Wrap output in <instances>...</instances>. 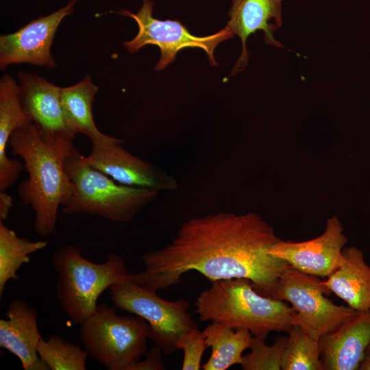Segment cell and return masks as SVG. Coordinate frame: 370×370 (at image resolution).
<instances>
[{
  "instance_id": "obj_1",
  "label": "cell",
  "mask_w": 370,
  "mask_h": 370,
  "mask_svg": "<svg viewBox=\"0 0 370 370\" xmlns=\"http://www.w3.org/2000/svg\"><path fill=\"white\" fill-rule=\"evenodd\" d=\"M280 239L256 212H218L184 223L171 242L143 256L144 269L132 281L153 291L181 284L195 271L210 282L234 278L251 281L260 295L272 297L289 265L269 253Z\"/></svg>"
},
{
  "instance_id": "obj_2",
  "label": "cell",
  "mask_w": 370,
  "mask_h": 370,
  "mask_svg": "<svg viewBox=\"0 0 370 370\" xmlns=\"http://www.w3.org/2000/svg\"><path fill=\"white\" fill-rule=\"evenodd\" d=\"M8 144L12 153L23 160L28 173V179L18 187V195L23 204L29 205L34 211V230L42 237L51 235L56 231L59 207L72 195L64 162L74 145L47 143L33 123L14 131Z\"/></svg>"
},
{
  "instance_id": "obj_3",
  "label": "cell",
  "mask_w": 370,
  "mask_h": 370,
  "mask_svg": "<svg viewBox=\"0 0 370 370\" xmlns=\"http://www.w3.org/2000/svg\"><path fill=\"white\" fill-rule=\"evenodd\" d=\"M195 307L202 321L246 329L264 340L271 332H286L295 325L296 311L292 306L260 295L245 278L211 282L209 288L200 292Z\"/></svg>"
},
{
  "instance_id": "obj_4",
  "label": "cell",
  "mask_w": 370,
  "mask_h": 370,
  "mask_svg": "<svg viewBox=\"0 0 370 370\" xmlns=\"http://www.w3.org/2000/svg\"><path fill=\"white\" fill-rule=\"evenodd\" d=\"M64 166L73 186L72 195L62 208L65 214H89L128 222L158 195L153 189L116 183L91 166L74 145Z\"/></svg>"
},
{
  "instance_id": "obj_5",
  "label": "cell",
  "mask_w": 370,
  "mask_h": 370,
  "mask_svg": "<svg viewBox=\"0 0 370 370\" xmlns=\"http://www.w3.org/2000/svg\"><path fill=\"white\" fill-rule=\"evenodd\" d=\"M51 264L58 275L56 293L62 310L72 322L79 325L95 312L103 292L130 279L132 274L116 254H111L104 262L96 263L71 245L53 253Z\"/></svg>"
},
{
  "instance_id": "obj_6",
  "label": "cell",
  "mask_w": 370,
  "mask_h": 370,
  "mask_svg": "<svg viewBox=\"0 0 370 370\" xmlns=\"http://www.w3.org/2000/svg\"><path fill=\"white\" fill-rule=\"evenodd\" d=\"M79 325L88 355L108 370H130L147 352L149 323L137 315L118 314L115 306L98 305Z\"/></svg>"
},
{
  "instance_id": "obj_7",
  "label": "cell",
  "mask_w": 370,
  "mask_h": 370,
  "mask_svg": "<svg viewBox=\"0 0 370 370\" xmlns=\"http://www.w3.org/2000/svg\"><path fill=\"white\" fill-rule=\"evenodd\" d=\"M131 278L110 287L114 306L145 319L150 326L149 340L164 354L178 350L176 344L180 336L198 327L188 312L189 302L185 299H164L157 292L134 283Z\"/></svg>"
},
{
  "instance_id": "obj_8",
  "label": "cell",
  "mask_w": 370,
  "mask_h": 370,
  "mask_svg": "<svg viewBox=\"0 0 370 370\" xmlns=\"http://www.w3.org/2000/svg\"><path fill=\"white\" fill-rule=\"evenodd\" d=\"M330 294L317 276L288 265L280 275L271 298L291 303L296 311L295 325L320 338L357 312L349 306L334 304L325 296Z\"/></svg>"
},
{
  "instance_id": "obj_9",
  "label": "cell",
  "mask_w": 370,
  "mask_h": 370,
  "mask_svg": "<svg viewBox=\"0 0 370 370\" xmlns=\"http://www.w3.org/2000/svg\"><path fill=\"white\" fill-rule=\"evenodd\" d=\"M143 4L136 13L121 10L119 14L133 18L137 23V35L130 41L123 42L127 51L134 53L147 45H156L160 50V58L155 70L161 71L173 63L179 51L184 48H200L204 50L212 66H217L214 57L215 48L223 41L232 38L234 34L225 26L218 32L197 36L178 21H161L153 16L154 3L142 0Z\"/></svg>"
},
{
  "instance_id": "obj_10",
  "label": "cell",
  "mask_w": 370,
  "mask_h": 370,
  "mask_svg": "<svg viewBox=\"0 0 370 370\" xmlns=\"http://www.w3.org/2000/svg\"><path fill=\"white\" fill-rule=\"evenodd\" d=\"M122 141L106 136L92 141L86 162L93 168L123 185L174 191L178 188L176 179L154 164L130 153Z\"/></svg>"
},
{
  "instance_id": "obj_11",
  "label": "cell",
  "mask_w": 370,
  "mask_h": 370,
  "mask_svg": "<svg viewBox=\"0 0 370 370\" xmlns=\"http://www.w3.org/2000/svg\"><path fill=\"white\" fill-rule=\"evenodd\" d=\"M78 0L47 15L32 20L16 32L0 36V68L12 64L29 63L54 69L56 62L51 53L55 34L62 21L70 15Z\"/></svg>"
},
{
  "instance_id": "obj_12",
  "label": "cell",
  "mask_w": 370,
  "mask_h": 370,
  "mask_svg": "<svg viewBox=\"0 0 370 370\" xmlns=\"http://www.w3.org/2000/svg\"><path fill=\"white\" fill-rule=\"evenodd\" d=\"M347 242L336 216L328 219L318 237L302 242L280 240L269 251L293 268L317 277H329L341 262L342 250Z\"/></svg>"
},
{
  "instance_id": "obj_13",
  "label": "cell",
  "mask_w": 370,
  "mask_h": 370,
  "mask_svg": "<svg viewBox=\"0 0 370 370\" xmlns=\"http://www.w3.org/2000/svg\"><path fill=\"white\" fill-rule=\"evenodd\" d=\"M21 101L42 138L49 144L73 142L75 134L69 127L61 100V87L36 74L18 75Z\"/></svg>"
},
{
  "instance_id": "obj_14",
  "label": "cell",
  "mask_w": 370,
  "mask_h": 370,
  "mask_svg": "<svg viewBox=\"0 0 370 370\" xmlns=\"http://www.w3.org/2000/svg\"><path fill=\"white\" fill-rule=\"evenodd\" d=\"M283 0H232L227 27L237 35L242 43L241 54L231 76L243 71L248 64V37L256 32H264V42L275 47L282 45L274 38V32L282 26Z\"/></svg>"
},
{
  "instance_id": "obj_15",
  "label": "cell",
  "mask_w": 370,
  "mask_h": 370,
  "mask_svg": "<svg viewBox=\"0 0 370 370\" xmlns=\"http://www.w3.org/2000/svg\"><path fill=\"white\" fill-rule=\"evenodd\" d=\"M370 343V310L357 311L319 338L323 370H358Z\"/></svg>"
},
{
  "instance_id": "obj_16",
  "label": "cell",
  "mask_w": 370,
  "mask_h": 370,
  "mask_svg": "<svg viewBox=\"0 0 370 370\" xmlns=\"http://www.w3.org/2000/svg\"><path fill=\"white\" fill-rule=\"evenodd\" d=\"M0 319V347L16 356L25 370H49L38 354L42 336L35 309L20 299L12 300Z\"/></svg>"
},
{
  "instance_id": "obj_17",
  "label": "cell",
  "mask_w": 370,
  "mask_h": 370,
  "mask_svg": "<svg viewBox=\"0 0 370 370\" xmlns=\"http://www.w3.org/2000/svg\"><path fill=\"white\" fill-rule=\"evenodd\" d=\"M33 123L21 101L19 84L9 75L0 80V192H5L18 178L25 166L6 155L9 138L16 129Z\"/></svg>"
},
{
  "instance_id": "obj_18",
  "label": "cell",
  "mask_w": 370,
  "mask_h": 370,
  "mask_svg": "<svg viewBox=\"0 0 370 370\" xmlns=\"http://www.w3.org/2000/svg\"><path fill=\"white\" fill-rule=\"evenodd\" d=\"M322 283L354 310H370V267L357 247L343 248L340 266Z\"/></svg>"
},
{
  "instance_id": "obj_19",
  "label": "cell",
  "mask_w": 370,
  "mask_h": 370,
  "mask_svg": "<svg viewBox=\"0 0 370 370\" xmlns=\"http://www.w3.org/2000/svg\"><path fill=\"white\" fill-rule=\"evenodd\" d=\"M205 342L211 347L208 360L202 365L204 370H225L234 365H241L243 352L249 349L253 335L243 328L232 329L212 322L202 331Z\"/></svg>"
},
{
  "instance_id": "obj_20",
  "label": "cell",
  "mask_w": 370,
  "mask_h": 370,
  "mask_svg": "<svg viewBox=\"0 0 370 370\" xmlns=\"http://www.w3.org/2000/svg\"><path fill=\"white\" fill-rule=\"evenodd\" d=\"M97 90L89 75L75 85L61 88L62 103L69 127L75 134H84L91 142L107 136L98 130L93 120L92 103Z\"/></svg>"
},
{
  "instance_id": "obj_21",
  "label": "cell",
  "mask_w": 370,
  "mask_h": 370,
  "mask_svg": "<svg viewBox=\"0 0 370 370\" xmlns=\"http://www.w3.org/2000/svg\"><path fill=\"white\" fill-rule=\"evenodd\" d=\"M47 241H33L17 234L0 220V298L10 280H18L17 271L30 261L29 255L45 249Z\"/></svg>"
},
{
  "instance_id": "obj_22",
  "label": "cell",
  "mask_w": 370,
  "mask_h": 370,
  "mask_svg": "<svg viewBox=\"0 0 370 370\" xmlns=\"http://www.w3.org/2000/svg\"><path fill=\"white\" fill-rule=\"evenodd\" d=\"M288 342L284 351L282 370H323L320 357L319 338L297 325L286 331Z\"/></svg>"
},
{
  "instance_id": "obj_23",
  "label": "cell",
  "mask_w": 370,
  "mask_h": 370,
  "mask_svg": "<svg viewBox=\"0 0 370 370\" xmlns=\"http://www.w3.org/2000/svg\"><path fill=\"white\" fill-rule=\"evenodd\" d=\"M38 354L51 370H86L88 352L78 345L51 334L47 340L40 339Z\"/></svg>"
},
{
  "instance_id": "obj_24",
  "label": "cell",
  "mask_w": 370,
  "mask_h": 370,
  "mask_svg": "<svg viewBox=\"0 0 370 370\" xmlns=\"http://www.w3.org/2000/svg\"><path fill=\"white\" fill-rule=\"evenodd\" d=\"M288 336H278L271 345L264 339L252 337L250 353L243 356L241 365L243 370H280L282 355Z\"/></svg>"
},
{
  "instance_id": "obj_25",
  "label": "cell",
  "mask_w": 370,
  "mask_h": 370,
  "mask_svg": "<svg viewBox=\"0 0 370 370\" xmlns=\"http://www.w3.org/2000/svg\"><path fill=\"white\" fill-rule=\"evenodd\" d=\"M177 349H182V370H199L205 350L208 347L198 327L184 333L177 342Z\"/></svg>"
},
{
  "instance_id": "obj_26",
  "label": "cell",
  "mask_w": 370,
  "mask_h": 370,
  "mask_svg": "<svg viewBox=\"0 0 370 370\" xmlns=\"http://www.w3.org/2000/svg\"><path fill=\"white\" fill-rule=\"evenodd\" d=\"M162 350L154 345L147 352L145 358L134 364L130 370H164L166 367L162 361Z\"/></svg>"
},
{
  "instance_id": "obj_27",
  "label": "cell",
  "mask_w": 370,
  "mask_h": 370,
  "mask_svg": "<svg viewBox=\"0 0 370 370\" xmlns=\"http://www.w3.org/2000/svg\"><path fill=\"white\" fill-rule=\"evenodd\" d=\"M13 204L12 197L5 192H0V220L7 219Z\"/></svg>"
},
{
  "instance_id": "obj_28",
  "label": "cell",
  "mask_w": 370,
  "mask_h": 370,
  "mask_svg": "<svg viewBox=\"0 0 370 370\" xmlns=\"http://www.w3.org/2000/svg\"><path fill=\"white\" fill-rule=\"evenodd\" d=\"M358 370H370V343L367 347Z\"/></svg>"
}]
</instances>
